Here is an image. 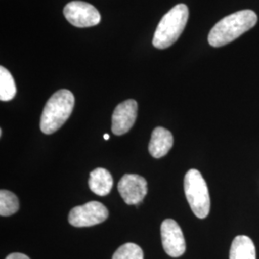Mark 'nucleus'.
<instances>
[{"mask_svg":"<svg viewBox=\"0 0 259 259\" xmlns=\"http://www.w3.org/2000/svg\"><path fill=\"white\" fill-rule=\"evenodd\" d=\"M184 188L187 202L195 215L200 219L206 218L210 211V197L204 177L196 169L188 170L185 174Z\"/></svg>","mask_w":259,"mask_h":259,"instance_id":"obj_4","label":"nucleus"},{"mask_svg":"<svg viewBox=\"0 0 259 259\" xmlns=\"http://www.w3.org/2000/svg\"><path fill=\"white\" fill-rule=\"evenodd\" d=\"M173 144L174 139L171 132L163 127H157L152 133L149 143V152L152 157L160 158L166 156Z\"/></svg>","mask_w":259,"mask_h":259,"instance_id":"obj_10","label":"nucleus"},{"mask_svg":"<svg viewBox=\"0 0 259 259\" xmlns=\"http://www.w3.org/2000/svg\"><path fill=\"white\" fill-rule=\"evenodd\" d=\"M104 139H105V140H109V139H110V136H109L108 134L104 135Z\"/></svg>","mask_w":259,"mask_h":259,"instance_id":"obj_17","label":"nucleus"},{"mask_svg":"<svg viewBox=\"0 0 259 259\" xmlns=\"http://www.w3.org/2000/svg\"><path fill=\"white\" fill-rule=\"evenodd\" d=\"M138 115V103L129 99L120 103L113 111L111 131L116 136L128 133L134 126Z\"/></svg>","mask_w":259,"mask_h":259,"instance_id":"obj_9","label":"nucleus"},{"mask_svg":"<svg viewBox=\"0 0 259 259\" xmlns=\"http://www.w3.org/2000/svg\"><path fill=\"white\" fill-rule=\"evenodd\" d=\"M113 180L111 173L105 168H96L91 172L89 186L98 196H106L111 192Z\"/></svg>","mask_w":259,"mask_h":259,"instance_id":"obj_11","label":"nucleus"},{"mask_svg":"<svg viewBox=\"0 0 259 259\" xmlns=\"http://www.w3.org/2000/svg\"><path fill=\"white\" fill-rule=\"evenodd\" d=\"M163 250L171 257H180L185 252V236L178 223L173 219L164 220L160 227Z\"/></svg>","mask_w":259,"mask_h":259,"instance_id":"obj_7","label":"nucleus"},{"mask_svg":"<svg viewBox=\"0 0 259 259\" xmlns=\"http://www.w3.org/2000/svg\"><path fill=\"white\" fill-rule=\"evenodd\" d=\"M73 93L67 90H60L47 101L40 117V130L51 135L60 129L71 115L74 108Z\"/></svg>","mask_w":259,"mask_h":259,"instance_id":"obj_2","label":"nucleus"},{"mask_svg":"<svg viewBox=\"0 0 259 259\" xmlns=\"http://www.w3.org/2000/svg\"><path fill=\"white\" fill-rule=\"evenodd\" d=\"M112 259H144L143 250L137 244L126 243L116 250Z\"/></svg>","mask_w":259,"mask_h":259,"instance_id":"obj_15","label":"nucleus"},{"mask_svg":"<svg viewBox=\"0 0 259 259\" xmlns=\"http://www.w3.org/2000/svg\"><path fill=\"white\" fill-rule=\"evenodd\" d=\"M117 189L124 202L129 205L140 204L147 194V182L137 174H126L121 178Z\"/></svg>","mask_w":259,"mask_h":259,"instance_id":"obj_8","label":"nucleus"},{"mask_svg":"<svg viewBox=\"0 0 259 259\" xmlns=\"http://www.w3.org/2000/svg\"><path fill=\"white\" fill-rule=\"evenodd\" d=\"M108 217L107 207L99 202L93 201L73 207L68 215V222L76 228H85L101 224Z\"/></svg>","mask_w":259,"mask_h":259,"instance_id":"obj_5","label":"nucleus"},{"mask_svg":"<svg viewBox=\"0 0 259 259\" xmlns=\"http://www.w3.org/2000/svg\"><path fill=\"white\" fill-rule=\"evenodd\" d=\"M257 22V16L251 10H243L219 20L208 34V44L221 47L231 44Z\"/></svg>","mask_w":259,"mask_h":259,"instance_id":"obj_1","label":"nucleus"},{"mask_svg":"<svg viewBox=\"0 0 259 259\" xmlns=\"http://www.w3.org/2000/svg\"><path fill=\"white\" fill-rule=\"evenodd\" d=\"M19 209L18 197L8 190L0 191V215L3 217L11 216Z\"/></svg>","mask_w":259,"mask_h":259,"instance_id":"obj_14","label":"nucleus"},{"mask_svg":"<svg viewBox=\"0 0 259 259\" xmlns=\"http://www.w3.org/2000/svg\"><path fill=\"white\" fill-rule=\"evenodd\" d=\"M6 259H30L27 255L23 254V253H19V252H15V253H11Z\"/></svg>","mask_w":259,"mask_h":259,"instance_id":"obj_16","label":"nucleus"},{"mask_svg":"<svg viewBox=\"0 0 259 259\" xmlns=\"http://www.w3.org/2000/svg\"><path fill=\"white\" fill-rule=\"evenodd\" d=\"M230 259H256L255 246L250 237L239 235L233 239Z\"/></svg>","mask_w":259,"mask_h":259,"instance_id":"obj_12","label":"nucleus"},{"mask_svg":"<svg viewBox=\"0 0 259 259\" xmlns=\"http://www.w3.org/2000/svg\"><path fill=\"white\" fill-rule=\"evenodd\" d=\"M17 93V87L15 80L9 70L0 66V100L10 101Z\"/></svg>","mask_w":259,"mask_h":259,"instance_id":"obj_13","label":"nucleus"},{"mask_svg":"<svg viewBox=\"0 0 259 259\" xmlns=\"http://www.w3.org/2000/svg\"><path fill=\"white\" fill-rule=\"evenodd\" d=\"M189 11L185 4L173 7L159 21L153 37V46L157 49H165L173 46L184 32Z\"/></svg>","mask_w":259,"mask_h":259,"instance_id":"obj_3","label":"nucleus"},{"mask_svg":"<svg viewBox=\"0 0 259 259\" xmlns=\"http://www.w3.org/2000/svg\"><path fill=\"white\" fill-rule=\"evenodd\" d=\"M64 15L75 27H92L99 24L101 16L98 10L83 1H72L65 5Z\"/></svg>","mask_w":259,"mask_h":259,"instance_id":"obj_6","label":"nucleus"}]
</instances>
